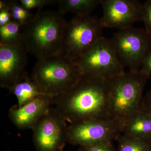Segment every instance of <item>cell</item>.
<instances>
[{"label": "cell", "instance_id": "5b68a950", "mask_svg": "<svg viewBox=\"0 0 151 151\" xmlns=\"http://www.w3.org/2000/svg\"><path fill=\"white\" fill-rule=\"evenodd\" d=\"M75 62L81 75L107 81L125 72L110 39L103 36Z\"/></svg>", "mask_w": 151, "mask_h": 151}, {"label": "cell", "instance_id": "3957f363", "mask_svg": "<svg viewBox=\"0 0 151 151\" xmlns=\"http://www.w3.org/2000/svg\"><path fill=\"white\" fill-rule=\"evenodd\" d=\"M148 77L139 71L124 72L109 81L110 118L120 127L142 106Z\"/></svg>", "mask_w": 151, "mask_h": 151}, {"label": "cell", "instance_id": "cb8c5ba5", "mask_svg": "<svg viewBox=\"0 0 151 151\" xmlns=\"http://www.w3.org/2000/svg\"><path fill=\"white\" fill-rule=\"evenodd\" d=\"M142 105L146 110L151 113V90L147 92L143 98Z\"/></svg>", "mask_w": 151, "mask_h": 151}, {"label": "cell", "instance_id": "ffe728a7", "mask_svg": "<svg viewBox=\"0 0 151 151\" xmlns=\"http://www.w3.org/2000/svg\"><path fill=\"white\" fill-rule=\"evenodd\" d=\"M143 20L145 29L151 35V0H147L143 3Z\"/></svg>", "mask_w": 151, "mask_h": 151}, {"label": "cell", "instance_id": "9c48e42d", "mask_svg": "<svg viewBox=\"0 0 151 151\" xmlns=\"http://www.w3.org/2000/svg\"><path fill=\"white\" fill-rule=\"evenodd\" d=\"M67 122L52 107L34 126L33 142L37 151H60L67 142Z\"/></svg>", "mask_w": 151, "mask_h": 151}, {"label": "cell", "instance_id": "7402d4cb", "mask_svg": "<svg viewBox=\"0 0 151 151\" xmlns=\"http://www.w3.org/2000/svg\"><path fill=\"white\" fill-rule=\"evenodd\" d=\"M139 72L148 78L151 77V50L143 60Z\"/></svg>", "mask_w": 151, "mask_h": 151}, {"label": "cell", "instance_id": "44dd1931", "mask_svg": "<svg viewBox=\"0 0 151 151\" xmlns=\"http://www.w3.org/2000/svg\"><path fill=\"white\" fill-rule=\"evenodd\" d=\"M82 151H117L112 142H102L92 145L81 147Z\"/></svg>", "mask_w": 151, "mask_h": 151}, {"label": "cell", "instance_id": "52a82bcc", "mask_svg": "<svg viewBox=\"0 0 151 151\" xmlns=\"http://www.w3.org/2000/svg\"><path fill=\"white\" fill-rule=\"evenodd\" d=\"M120 63L129 71L138 72L151 50V35L145 29H119L110 39Z\"/></svg>", "mask_w": 151, "mask_h": 151}, {"label": "cell", "instance_id": "603a6c76", "mask_svg": "<svg viewBox=\"0 0 151 151\" xmlns=\"http://www.w3.org/2000/svg\"><path fill=\"white\" fill-rule=\"evenodd\" d=\"M12 20L11 14L9 10L0 11V27L9 23Z\"/></svg>", "mask_w": 151, "mask_h": 151}, {"label": "cell", "instance_id": "7c38bea8", "mask_svg": "<svg viewBox=\"0 0 151 151\" xmlns=\"http://www.w3.org/2000/svg\"><path fill=\"white\" fill-rule=\"evenodd\" d=\"M54 97L41 96L24 105L12 106L9 117L12 124L19 129H32L34 126L54 105Z\"/></svg>", "mask_w": 151, "mask_h": 151}, {"label": "cell", "instance_id": "4fadbf2b", "mask_svg": "<svg viewBox=\"0 0 151 151\" xmlns=\"http://www.w3.org/2000/svg\"><path fill=\"white\" fill-rule=\"evenodd\" d=\"M122 134L151 142V113L142 105L124 122Z\"/></svg>", "mask_w": 151, "mask_h": 151}, {"label": "cell", "instance_id": "8fae6325", "mask_svg": "<svg viewBox=\"0 0 151 151\" xmlns=\"http://www.w3.org/2000/svg\"><path fill=\"white\" fill-rule=\"evenodd\" d=\"M104 28L122 29L142 22L143 4L138 0H102Z\"/></svg>", "mask_w": 151, "mask_h": 151}, {"label": "cell", "instance_id": "2e32d148", "mask_svg": "<svg viewBox=\"0 0 151 151\" xmlns=\"http://www.w3.org/2000/svg\"><path fill=\"white\" fill-rule=\"evenodd\" d=\"M118 141L117 151H151V142L121 134Z\"/></svg>", "mask_w": 151, "mask_h": 151}, {"label": "cell", "instance_id": "8992f818", "mask_svg": "<svg viewBox=\"0 0 151 151\" xmlns=\"http://www.w3.org/2000/svg\"><path fill=\"white\" fill-rule=\"evenodd\" d=\"M104 28L100 19L90 14L76 16L66 22L62 54L76 61L99 39Z\"/></svg>", "mask_w": 151, "mask_h": 151}, {"label": "cell", "instance_id": "5bb4252c", "mask_svg": "<svg viewBox=\"0 0 151 151\" xmlns=\"http://www.w3.org/2000/svg\"><path fill=\"white\" fill-rule=\"evenodd\" d=\"M9 90L16 97L19 107L24 105L40 96H50L42 92L29 76L15 84Z\"/></svg>", "mask_w": 151, "mask_h": 151}, {"label": "cell", "instance_id": "ac0fdd59", "mask_svg": "<svg viewBox=\"0 0 151 151\" xmlns=\"http://www.w3.org/2000/svg\"><path fill=\"white\" fill-rule=\"evenodd\" d=\"M9 11L12 20L18 22L22 25L32 20L35 16V14L24 8L19 1H11Z\"/></svg>", "mask_w": 151, "mask_h": 151}, {"label": "cell", "instance_id": "7a4b0ae2", "mask_svg": "<svg viewBox=\"0 0 151 151\" xmlns=\"http://www.w3.org/2000/svg\"><path fill=\"white\" fill-rule=\"evenodd\" d=\"M64 15L59 11L38 9L34 18L22 27L21 41L28 52L37 59L62 54Z\"/></svg>", "mask_w": 151, "mask_h": 151}, {"label": "cell", "instance_id": "6da1fadb", "mask_svg": "<svg viewBox=\"0 0 151 151\" xmlns=\"http://www.w3.org/2000/svg\"><path fill=\"white\" fill-rule=\"evenodd\" d=\"M109 81L82 75L70 89L54 97V108L69 124L90 119H111Z\"/></svg>", "mask_w": 151, "mask_h": 151}, {"label": "cell", "instance_id": "30bf717a", "mask_svg": "<svg viewBox=\"0 0 151 151\" xmlns=\"http://www.w3.org/2000/svg\"><path fill=\"white\" fill-rule=\"evenodd\" d=\"M28 51L21 40L0 43V86L9 90L28 76Z\"/></svg>", "mask_w": 151, "mask_h": 151}, {"label": "cell", "instance_id": "d4e9b609", "mask_svg": "<svg viewBox=\"0 0 151 151\" xmlns=\"http://www.w3.org/2000/svg\"><path fill=\"white\" fill-rule=\"evenodd\" d=\"M11 1H4L1 0L0 1V11L9 10L11 5Z\"/></svg>", "mask_w": 151, "mask_h": 151}, {"label": "cell", "instance_id": "d6986e66", "mask_svg": "<svg viewBox=\"0 0 151 151\" xmlns=\"http://www.w3.org/2000/svg\"><path fill=\"white\" fill-rule=\"evenodd\" d=\"M58 1L52 0H20L19 2L24 8L30 11L34 9H41L45 6L58 2Z\"/></svg>", "mask_w": 151, "mask_h": 151}, {"label": "cell", "instance_id": "e0dca14e", "mask_svg": "<svg viewBox=\"0 0 151 151\" xmlns=\"http://www.w3.org/2000/svg\"><path fill=\"white\" fill-rule=\"evenodd\" d=\"M22 25L12 20L9 23L0 27V43H8L21 40Z\"/></svg>", "mask_w": 151, "mask_h": 151}, {"label": "cell", "instance_id": "ba28073f", "mask_svg": "<svg viewBox=\"0 0 151 151\" xmlns=\"http://www.w3.org/2000/svg\"><path fill=\"white\" fill-rule=\"evenodd\" d=\"M121 134L120 127L112 119H90L68 125L67 142L82 147L113 142Z\"/></svg>", "mask_w": 151, "mask_h": 151}, {"label": "cell", "instance_id": "9a60e30c", "mask_svg": "<svg viewBox=\"0 0 151 151\" xmlns=\"http://www.w3.org/2000/svg\"><path fill=\"white\" fill-rule=\"evenodd\" d=\"M102 2V0H60L58 3V11L63 14L71 13L76 16H85L91 14Z\"/></svg>", "mask_w": 151, "mask_h": 151}, {"label": "cell", "instance_id": "277c9868", "mask_svg": "<svg viewBox=\"0 0 151 151\" xmlns=\"http://www.w3.org/2000/svg\"><path fill=\"white\" fill-rule=\"evenodd\" d=\"M81 75L75 61L62 54L37 59L30 77L42 92L55 97L70 89Z\"/></svg>", "mask_w": 151, "mask_h": 151}, {"label": "cell", "instance_id": "484cf974", "mask_svg": "<svg viewBox=\"0 0 151 151\" xmlns=\"http://www.w3.org/2000/svg\"><path fill=\"white\" fill-rule=\"evenodd\" d=\"M60 151H65L63 150H60ZM76 151H82V150H81V149L80 148V149H79V150H77Z\"/></svg>", "mask_w": 151, "mask_h": 151}]
</instances>
